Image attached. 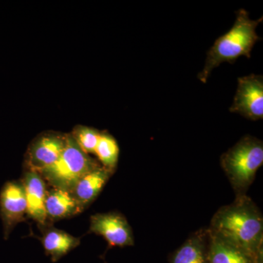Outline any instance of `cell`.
<instances>
[{"mask_svg": "<svg viewBox=\"0 0 263 263\" xmlns=\"http://www.w3.org/2000/svg\"><path fill=\"white\" fill-rule=\"evenodd\" d=\"M232 113L240 114L252 121L263 119V77L251 75L238 78Z\"/></svg>", "mask_w": 263, "mask_h": 263, "instance_id": "obj_5", "label": "cell"}, {"mask_svg": "<svg viewBox=\"0 0 263 263\" xmlns=\"http://www.w3.org/2000/svg\"><path fill=\"white\" fill-rule=\"evenodd\" d=\"M209 229L197 230L171 256L170 263H209Z\"/></svg>", "mask_w": 263, "mask_h": 263, "instance_id": "obj_10", "label": "cell"}, {"mask_svg": "<svg viewBox=\"0 0 263 263\" xmlns=\"http://www.w3.org/2000/svg\"><path fill=\"white\" fill-rule=\"evenodd\" d=\"M80 243V238L56 228L47 229L43 233V248L46 254L51 257L53 262H57L72 249L79 247Z\"/></svg>", "mask_w": 263, "mask_h": 263, "instance_id": "obj_14", "label": "cell"}, {"mask_svg": "<svg viewBox=\"0 0 263 263\" xmlns=\"http://www.w3.org/2000/svg\"><path fill=\"white\" fill-rule=\"evenodd\" d=\"M45 208L48 220L51 221L71 217L84 210L72 194L57 188L47 191Z\"/></svg>", "mask_w": 263, "mask_h": 263, "instance_id": "obj_12", "label": "cell"}, {"mask_svg": "<svg viewBox=\"0 0 263 263\" xmlns=\"http://www.w3.org/2000/svg\"><path fill=\"white\" fill-rule=\"evenodd\" d=\"M22 182L27 200V215L41 226H46L48 219L45 201L47 190L44 179L39 173L27 171Z\"/></svg>", "mask_w": 263, "mask_h": 263, "instance_id": "obj_9", "label": "cell"}, {"mask_svg": "<svg viewBox=\"0 0 263 263\" xmlns=\"http://www.w3.org/2000/svg\"><path fill=\"white\" fill-rule=\"evenodd\" d=\"M114 173L100 166L86 174L77 183L71 194L83 209L98 197Z\"/></svg>", "mask_w": 263, "mask_h": 263, "instance_id": "obj_11", "label": "cell"}, {"mask_svg": "<svg viewBox=\"0 0 263 263\" xmlns=\"http://www.w3.org/2000/svg\"><path fill=\"white\" fill-rule=\"evenodd\" d=\"M89 233L103 237L110 247H131L134 236L125 216L119 212L97 214L90 219Z\"/></svg>", "mask_w": 263, "mask_h": 263, "instance_id": "obj_6", "label": "cell"}, {"mask_svg": "<svg viewBox=\"0 0 263 263\" xmlns=\"http://www.w3.org/2000/svg\"><path fill=\"white\" fill-rule=\"evenodd\" d=\"M96 160L81 149L71 134L61 155L52 165L40 174L53 188L71 192L84 176L100 167Z\"/></svg>", "mask_w": 263, "mask_h": 263, "instance_id": "obj_4", "label": "cell"}, {"mask_svg": "<svg viewBox=\"0 0 263 263\" xmlns=\"http://www.w3.org/2000/svg\"><path fill=\"white\" fill-rule=\"evenodd\" d=\"M101 132L86 126H77L71 133L81 149L87 155L95 154Z\"/></svg>", "mask_w": 263, "mask_h": 263, "instance_id": "obj_16", "label": "cell"}, {"mask_svg": "<svg viewBox=\"0 0 263 263\" xmlns=\"http://www.w3.org/2000/svg\"><path fill=\"white\" fill-rule=\"evenodd\" d=\"M220 163L236 195H247L263 164L262 141L253 136L243 137L221 155Z\"/></svg>", "mask_w": 263, "mask_h": 263, "instance_id": "obj_3", "label": "cell"}, {"mask_svg": "<svg viewBox=\"0 0 263 263\" xmlns=\"http://www.w3.org/2000/svg\"><path fill=\"white\" fill-rule=\"evenodd\" d=\"M25 215L27 204L23 183L17 181L5 183L0 193V216L5 239L16 224L24 221Z\"/></svg>", "mask_w": 263, "mask_h": 263, "instance_id": "obj_7", "label": "cell"}, {"mask_svg": "<svg viewBox=\"0 0 263 263\" xmlns=\"http://www.w3.org/2000/svg\"><path fill=\"white\" fill-rule=\"evenodd\" d=\"M209 231L263 263V217L247 195L221 207L213 216Z\"/></svg>", "mask_w": 263, "mask_h": 263, "instance_id": "obj_1", "label": "cell"}, {"mask_svg": "<svg viewBox=\"0 0 263 263\" xmlns=\"http://www.w3.org/2000/svg\"><path fill=\"white\" fill-rule=\"evenodd\" d=\"M67 135L47 133L32 142L27 152L26 164L27 171L41 173L52 165L65 148Z\"/></svg>", "mask_w": 263, "mask_h": 263, "instance_id": "obj_8", "label": "cell"}, {"mask_svg": "<svg viewBox=\"0 0 263 263\" xmlns=\"http://www.w3.org/2000/svg\"><path fill=\"white\" fill-rule=\"evenodd\" d=\"M209 234V263H262L210 231Z\"/></svg>", "mask_w": 263, "mask_h": 263, "instance_id": "obj_13", "label": "cell"}, {"mask_svg": "<svg viewBox=\"0 0 263 263\" xmlns=\"http://www.w3.org/2000/svg\"><path fill=\"white\" fill-rule=\"evenodd\" d=\"M262 22V17L252 20L247 10H238L233 27L218 37L208 51L205 66L198 75L199 80L205 84L213 70L224 62L233 63L242 56L250 58L254 45L260 41L256 29Z\"/></svg>", "mask_w": 263, "mask_h": 263, "instance_id": "obj_2", "label": "cell"}, {"mask_svg": "<svg viewBox=\"0 0 263 263\" xmlns=\"http://www.w3.org/2000/svg\"><path fill=\"white\" fill-rule=\"evenodd\" d=\"M95 155L103 167L113 172L115 171L119 160V147L113 136L108 133L101 132Z\"/></svg>", "mask_w": 263, "mask_h": 263, "instance_id": "obj_15", "label": "cell"}]
</instances>
